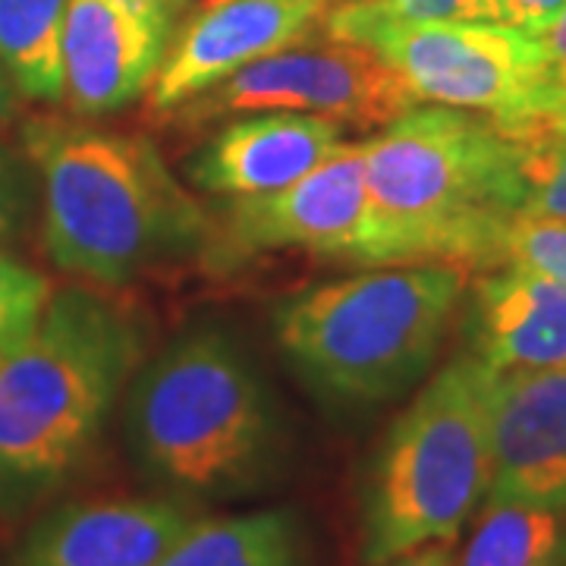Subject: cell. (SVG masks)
<instances>
[{"label": "cell", "instance_id": "obj_1", "mask_svg": "<svg viewBox=\"0 0 566 566\" xmlns=\"http://www.w3.org/2000/svg\"><path fill=\"white\" fill-rule=\"evenodd\" d=\"M371 199L365 264H504L520 221L523 180L516 145L460 107H412L363 142Z\"/></svg>", "mask_w": 566, "mask_h": 566}, {"label": "cell", "instance_id": "obj_2", "mask_svg": "<svg viewBox=\"0 0 566 566\" xmlns=\"http://www.w3.org/2000/svg\"><path fill=\"white\" fill-rule=\"evenodd\" d=\"M139 359L136 322L80 286L0 346V510L39 504L85 463Z\"/></svg>", "mask_w": 566, "mask_h": 566}, {"label": "cell", "instance_id": "obj_3", "mask_svg": "<svg viewBox=\"0 0 566 566\" xmlns=\"http://www.w3.org/2000/svg\"><path fill=\"white\" fill-rule=\"evenodd\" d=\"M22 142L41 177L44 249L73 277L126 283L211 233L145 136L32 117Z\"/></svg>", "mask_w": 566, "mask_h": 566}, {"label": "cell", "instance_id": "obj_4", "mask_svg": "<svg viewBox=\"0 0 566 566\" xmlns=\"http://www.w3.org/2000/svg\"><path fill=\"white\" fill-rule=\"evenodd\" d=\"M139 465L189 497H237L277 460V412L255 365L223 331H196L145 365L126 406Z\"/></svg>", "mask_w": 566, "mask_h": 566}, {"label": "cell", "instance_id": "obj_5", "mask_svg": "<svg viewBox=\"0 0 566 566\" xmlns=\"http://www.w3.org/2000/svg\"><path fill=\"white\" fill-rule=\"evenodd\" d=\"M465 281L460 264L365 271L286 300L274 312V337L322 397L385 403L428 371Z\"/></svg>", "mask_w": 566, "mask_h": 566}, {"label": "cell", "instance_id": "obj_6", "mask_svg": "<svg viewBox=\"0 0 566 566\" xmlns=\"http://www.w3.org/2000/svg\"><path fill=\"white\" fill-rule=\"evenodd\" d=\"M491 381L472 353L444 365L387 428L363 488V560L457 542L491 485Z\"/></svg>", "mask_w": 566, "mask_h": 566}, {"label": "cell", "instance_id": "obj_7", "mask_svg": "<svg viewBox=\"0 0 566 566\" xmlns=\"http://www.w3.org/2000/svg\"><path fill=\"white\" fill-rule=\"evenodd\" d=\"M422 104L485 114L497 129L557 114L566 82L535 35L497 22H419L365 41Z\"/></svg>", "mask_w": 566, "mask_h": 566}, {"label": "cell", "instance_id": "obj_8", "mask_svg": "<svg viewBox=\"0 0 566 566\" xmlns=\"http://www.w3.org/2000/svg\"><path fill=\"white\" fill-rule=\"evenodd\" d=\"M419 104L403 76L381 54L365 44L327 39L318 48L293 44L249 63L167 117L202 126L281 111L356 126H387Z\"/></svg>", "mask_w": 566, "mask_h": 566}, {"label": "cell", "instance_id": "obj_9", "mask_svg": "<svg viewBox=\"0 0 566 566\" xmlns=\"http://www.w3.org/2000/svg\"><path fill=\"white\" fill-rule=\"evenodd\" d=\"M218 243L227 259L268 249H308L365 264L371 245V199L363 142H344L293 186L233 199L218 223Z\"/></svg>", "mask_w": 566, "mask_h": 566}, {"label": "cell", "instance_id": "obj_10", "mask_svg": "<svg viewBox=\"0 0 566 566\" xmlns=\"http://www.w3.org/2000/svg\"><path fill=\"white\" fill-rule=\"evenodd\" d=\"M174 17L164 0H70L63 22V102L92 120L151 88Z\"/></svg>", "mask_w": 566, "mask_h": 566}, {"label": "cell", "instance_id": "obj_11", "mask_svg": "<svg viewBox=\"0 0 566 566\" xmlns=\"http://www.w3.org/2000/svg\"><path fill=\"white\" fill-rule=\"evenodd\" d=\"M327 10L331 0H208L167 44L148 111L167 117L249 63L303 44Z\"/></svg>", "mask_w": 566, "mask_h": 566}, {"label": "cell", "instance_id": "obj_12", "mask_svg": "<svg viewBox=\"0 0 566 566\" xmlns=\"http://www.w3.org/2000/svg\"><path fill=\"white\" fill-rule=\"evenodd\" d=\"M485 501L566 510V368L494 371Z\"/></svg>", "mask_w": 566, "mask_h": 566}, {"label": "cell", "instance_id": "obj_13", "mask_svg": "<svg viewBox=\"0 0 566 566\" xmlns=\"http://www.w3.org/2000/svg\"><path fill=\"white\" fill-rule=\"evenodd\" d=\"M192 520L170 497L57 506L29 528L13 566H155Z\"/></svg>", "mask_w": 566, "mask_h": 566}, {"label": "cell", "instance_id": "obj_14", "mask_svg": "<svg viewBox=\"0 0 566 566\" xmlns=\"http://www.w3.org/2000/svg\"><path fill=\"white\" fill-rule=\"evenodd\" d=\"M344 123L315 114H249L221 126L186 167L211 196L243 199L293 186L344 145Z\"/></svg>", "mask_w": 566, "mask_h": 566}, {"label": "cell", "instance_id": "obj_15", "mask_svg": "<svg viewBox=\"0 0 566 566\" xmlns=\"http://www.w3.org/2000/svg\"><path fill=\"white\" fill-rule=\"evenodd\" d=\"M465 337L494 371L566 368V286L520 264L491 271L472 286Z\"/></svg>", "mask_w": 566, "mask_h": 566}, {"label": "cell", "instance_id": "obj_16", "mask_svg": "<svg viewBox=\"0 0 566 566\" xmlns=\"http://www.w3.org/2000/svg\"><path fill=\"white\" fill-rule=\"evenodd\" d=\"M155 566H303V532L286 510L192 520Z\"/></svg>", "mask_w": 566, "mask_h": 566}, {"label": "cell", "instance_id": "obj_17", "mask_svg": "<svg viewBox=\"0 0 566 566\" xmlns=\"http://www.w3.org/2000/svg\"><path fill=\"white\" fill-rule=\"evenodd\" d=\"M66 3L0 0V70L25 98L63 102Z\"/></svg>", "mask_w": 566, "mask_h": 566}, {"label": "cell", "instance_id": "obj_18", "mask_svg": "<svg viewBox=\"0 0 566 566\" xmlns=\"http://www.w3.org/2000/svg\"><path fill=\"white\" fill-rule=\"evenodd\" d=\"M457 566H566V510L485 501Z\"/></svg>", "mask_w": 566, "mask_h": 566}, {"label": "cell", "instance_id": "obj_19", "mask_svg": "<svg viewBox=\"0 0 566 566\" xmlns=\"http://www.w3.org/2000/svg\"><path fill=\"white\" fill-rule=\"evenodd\" d=\"M501 133L516 145L520 158V218L566 221V107Z\"/></svg>", "mask_w": 566, "mask_h": 566}, {"label": "cell", "instance_id": "obj_20", "mask_svg": "<svg viewBox=\"0 0 566 566\" xmlns=\"http://www.w3.org/2000/svg\"><path fill=\"white\" fill-rule=\"evenodd\" d=\"M419 22H497V0H346L322 25L327 39L365 44L381 29Z\"/></svg>", "mask_w": 566, "mask_h": 566}, {"label": "cell", "instance_id": "obj_21", "mask_svg": "<svg viewBox=\"0 0 566 566\" xmlns=\"http://www.w3.org/2000/svg\"><path fill=\"white\" fill-rule=\"evenodd\" d=\"M54 296L48 277L0 245V346L25 337Z\"/></svg>", "mask_w": 566, "mask_h": 566}, {"label": "cell", "instance_id": "obj_22", "mask_svg": "<svg viewBox=\"0 0 566 566\" xmlns=\"http://www.w3.org/2000/svg\"><path fill=\"white\" fill-rule=\"evenodd\" d=\"M504 264H520L566 286V221H520L510 227Z\"/></svg>", "mask_w": 566, "mask_h": 566}, {"label": "cell", "instance_id": "obj_23", "mask_svg": "<svg viewBox=\"0 0 566 566\" xmlns=\"http://www.w3.org/2000/svg\"><path fill=\"white\" fill-rule=\"evenodd\" d=\"M566 7V0H497V22L523 29L528 35L542 32Z\"/></svg>", "mask_w": 566, "mask_h": 566}, {"label": "cell", "instance_id": "obj_24", "mask_svg": "<svg viewBox=\"0 0 566 566\" xmlns=\"http://www.w3.org/2000/svg\"><path fill=\"white\" fill-rule=\"evenodd\" d=\"M22 214H25V189L13 161L0 148V243L20 230Z\"/></svg>", "mask_w": 566, "mask_h": 566}, {"label": "cell", "instance_id": "obj_25", "mask_svg": "<svg viewBox=\"0 0 566 566\" xmlns=\"http://www.w3.org/2000/svg\"><path fill=\"white\" fill-rule=\"evenodd\" d=\"M378 566H457V554H453V542H431V545L397 554Z\"/></svg>", "mask_w": 566, "mask_h": 566}, {"label": "cell", "instance_id": "obj_26", "mask_svg": "<svg viewBox=\"0 0 566 566\" xmlns=\"http://www.w3.org/2000/svg\"><path fill=\"white\" fill-rule=\"evenodd\" d=\"M535 39L542 41L547 61L566 70V7L554 17V20L547 22L542 32H535Z\"/></svg>", "mask_w": 566, "mask_h": 566}, {"label": "cell", "instance_id": "obj_27", "mask_svg": "<svg viewBox=\"0 0 566 566\" xmlns=\"http://www.w3.org/2000/svg\"><path fill=\"white\" fill-rule=\"evenodd\" d=\"M7 76H3V70H0V114L7 111V104H10V88H7Z\"/></svg>", "mask_w": 566, "mask_h": 566}, {"label": "cell", "instance_id": "obj_28", "mask_svg": "<svg viewBox=\"0 0 566 566\" xmlns=\"http://www.w3.org/2000/svg\"><path fill=\"white\" fill-rule=\"evenodd\" d=\"M557 70H560V76H564V82H566V70H564V66H557Z\"/></svg>", "mask_w": 566, "mask_h": 566}]
</instances>
